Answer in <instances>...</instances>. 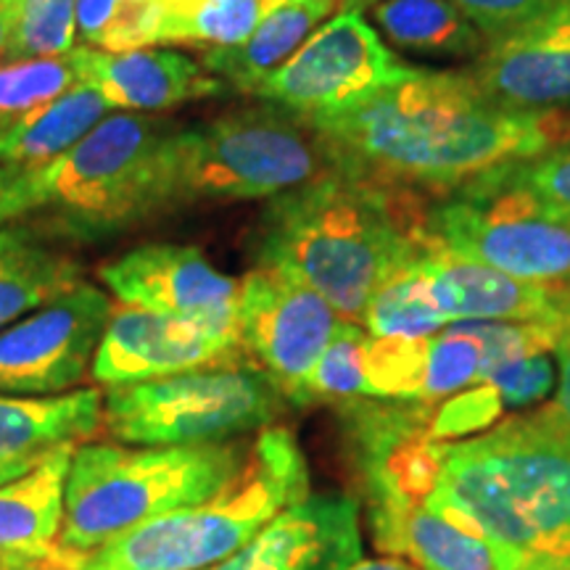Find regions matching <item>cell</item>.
Segmentation results:
<instances>
[{
  "mask_svg": "<svg viewBox=\"0 0 570 570\" xmlns=\"http://www.w3.org/2000/svg\"><path fill=\"white\" fill-rule=\"evenodd\" d=\"M420 227L412 190L333 173L269 198L256 225V267L296 277L362 323L373 291L417 248Z\"/></svg>",
  "mask_w": 570,
  "mask_h": 570,
  "instance_id": "cell-2",
  "label": "cell"
},
{
  "mask_svg": "<svg viewBox=\"0 0 570 570\" xmlns=\"http://www.w3.org/2000/svg\"><path fill=\"white\" fill-rule=\"evenodd\" d=\"M104 431V394L75 389L61 396L0 394V458H40L85 444Z\"/></svg>",
  "mask_w": 570,
  "mask_h": 570,
  "instance_id": "cell-23",
  "label": "cell"
},
{
  "mask_svg": "<svg viewBox=\"0 0 570 570\" xmlns=\"http://www.w3.org/2000/svg\"><path fill=\"white\" fill-rule=\"evenodd\" d=\"M487 42L510 38L552 13L562 0H452Z\"/></svg>",
  "mask_w": 570,
  "mask_h": 570,
  "instance_id": "cell-37",
  "label": "cell"
},
{
  "mask_svg": "<svg viewBox=\"0 0 570 570\" xmlns=\"http://www.w3.org/2000/svg\"><path fill=\"white\" fill-rule=\"evenodd\" d=\"M436 404L420 399H354L338 404L344 444L367 515L428 502L452 441L431 436Z\"/></svg>",
  "mask_w": 570,
  "mask_h": 570,
  "instance_id": "cell-10",
  "label": "cell"
},
{
  "mask_svg": "<svg viewBox=\"0 0 570 570\" xmlns=\"http://www.w3.org/2000/svg\"><path fill=\"white\" fill-rule=\"evenodd\" d=\"M370 333L360 323L341 320L336 336L320 356L309 377V402L344 404L367 399L365 344Z\"/></svg>",
  "mask_w": 570,
  "mask_h": 570,
  "instance_id": "cell-32",
  "label": "cell"
},
{
  "mask_svg": "<svg viewBox=\"0 0 570 570\" xmlns=\"http://www.w3.org/2000/svg\"><path fill=\"white\" fill-rule=\"evenodd\" d=\"M560 362V381H558V396H554L552 410L558 412L562 417V423L570 428V333L566 336V341L554 348Z\"/></svg>",
  "mask_w": 570,
  "mask_h": 570,
  "instance_id": "cell-39",
  "label": "cell"
},
{
  "mask_svg": "<svg viewBox=\"0 0 570 570\" xmlns=\"http://www.w3.org/2000/svg\"><path fill=\"white\" fill-rule=\"evenodd\" d=\"M67 59L77 82L90 85L111 109L151 114L219 96L225 82L206 71L190 56L169 48H138L109 53L98 48H71Z\"/></svg>",
  "mask_w": 570,
  "mask_h": 570,
  "instance_id": "cell-19",
  "label": "cell"
},
{
  "mask_svg": "<svg viewBox=\"0 0 570 570\" xmlns=\"http://www.w3.org/2000/svg\"><path fill=\"white\" fill-rule=\"evenodd\" d=\"M504 412L508 410H504L494 383H475L433 407L431 436L439 441H460L470 433L494 428Z\"/></svg>",
  "mask_w": 570,
  "mask_h": 570,
  "instance_id": "cell-35",
  "label": "cell"
},
{
  "mask_svg": "<svg viewBox=\"0 0 570 570\" xmlns=\"http://www.w3.org/2000/svg\"><path fill=\"white\" fill-rule=\"evenodd\" d=\"M356 560L360 502L346 494H309L209 570H344Z\"/></svg>",
  "mask_w": 570,
  "mask_h": 570,
  "instance_id": "cell-17",
  "label": "cell"
},
{
  "mask_svg": "<svg viewBox=\"0 0 570 570\" xmlns=\"http://www.w3.org/2000/svg\"><path fill=\"white\" fill-rule=\"evenodd\" d=\"M80 0H0L6 61L59 59L75 48Z\"/></svg>",
  "mask_w": 570,
  "mask_h": 570,
  "instance_id": "cell-29",
  "label": "cell"
},
{
  "mask_svg": "<svg viewBox=\"0 0 570 570\" xmlns=\"http://www.w3.org/2000/svg\"><path fill=\"white\" fill-rule=\"evenodd\" d=\"M362 323L370 336L381 338H431L446 327V320L428 296L425 277L417 265V248L399 262L373 291Z\"/></svg>",
  "mask_w": 570,
  "mask_h": 570,
  "instance_id": "cell-28",
  "label": "cell"
},
{
  "mask_svg": "<svg viewBox=\"0 0 570 570\" xmlns=\"http://www.w3.org/2000/svg\"><path fill=\"white\" fill-rule=\"evenodd\" d=\"M98 277L119 304L185 320L223 344L244 348L238 333L240 283L219 273L202 248L167 240L140 244L101 265Z\"/></svg>",
  "mask_w": 570,
  "mask_h": 570,
  "instance_id": "cell-14",
  "label": "cell"
},
{
  "mask_svg": "<svg viewBox=\"0 0 570 570\" xmlns=\"http://www.w3.org/2000/svg\"><path fill=\"white\" fill-rule=\"evenodd\" d=\"M0 570H77V566L75 560L67 558L63 552H56L53 558H42V560L0 562Z\"/></svg>",
  "mask_w": 570,
  "mask_h": 570,
  "instance_id": "cell-40",
  "label": "cell"
},
{
  "mask_svg": "<svg viewBox=\"0 0 570 570\" xmlns=\"http://www.w3.org/2000/svg\"><path fill=\"white\" fill-rule=\"evenodd\" d=\"M109 111L101 92L77 82L48 104L0 119V167L32 169L59 159L96 130Z\"/></svg>",
  "mask_w": 570,
  "mask_h": 570,
  "instance_id": "cell-24",
  "label": "cell"
},
{
  "mask_svg": "<svg viewBox=\"0 0 570 570\" xmlns=\"http://www.w3.org/2000/svg\"><path fill=\"white\" fill-rule=\"evenodd\" d=\"M111 298L80 281L0 331V394L61 396L90 373Z\"/></svg>",
  "mask_w": 570,
  "mask_h": 570,
  "instance_id": "cell-13",
  "label": "cell"
},
{
  "mask_svg": "<svg viewBox=\"0 0 570 570\" xmlns=\"http://www.w3.org/2000/svg\"><path fill=\"white\" fill-rule=\"evenodd\" d=\"M370 11L377 30L404 51L468 59L489 46L452 0H377Z\"/></svg>",
  "mask_w": 570,
  "mask_h": 570,
  "instance_id": "cell-26",
  "label": "cell"
},
{
  "mask_svg": "<svg viewBox=\"0 0 570 570\" xmlns=\"http://www.w3.org/2000/svg\"><path fill=\"white\" fill-rule=\"evenodd\" d=\"M306 497L309 470L302 446L288 428L269 425L217 494L71 560L77 570H209Z\"/></svg>",
  "mask_w": 570,
  "mask_h": 570,
  "instance_id": "cell-5",
  "label": "cell"
},
{
  "mask_svg": "<svg viewBox=\"0 0 570 570\" xmlns=\"http://www.w3.org/2000/svg\"><path fill=\"white\" fill-rule=\"evenodd\" d=\"M344 570H417V568L412 566V562L402 560V558H394V554H391V558H375V560L362 558V560L352 562V566L344 568Z\"/></svg>",
  "mask_w": 570,
  "mask_h": 570,
  "instance_id": "cell-42",
  "label": "cell"
},
{
  "mask_svg": "<svg viewBox=\"0 0 570 570\" xmlns=\"http://www.w3.org/2000/svg\"><path fill=\"white\" fill-rule=\"evenodd\" d=\"M410 71L360 11H338L254 96L302 119H315L367 101Z\"/></svg>",
  "mask_w": 570,
  "mask_h": 570,
  "instance_id": "cell-11",
  "label": "cell"
},
{
  "mask_svg": "<svg viewBox=\"0 0 570 570\" xmlns=\"http://www.w3.org/2000/svg\"><path fill=\"white\" fill-rule=\"evenodd\" d=\"M336 9L327 0H265L252 35L233 48H209L202 56V67L235 90L254 96Z\"/></svg>",
  "mask_w": 570,
  "mask_h": 570,
  "instance_id": "cell-22",
  "label": "cell"
},
{
  "mask_svg": "<svg viewBox=\"0 0 570 570\" xmlns=\"http://www.w3.org/2000/svg\"><path fill=\"white\" fill-rule=\"evenodd\" d=\"M333 173L336 161L306 119L273 104L225 111L169 132L156 217L196 204L275 198Z\"/></svg>",
  "mask_w": 570,
  "mask_h": 570,
  "instance_id": "cell-7",
  "label": "cell"
},
{
  "mask_svg": "<svg viewBox=\"0 0 570 570\" xmlns=\"http://www.w3.org/2000/svg\"><path fill=\"white\" fill-rule=\"evenodd\" d=\"M75 446L51 449L32 470L0 487V562L42 560L59 552Z\"/></svg>",
  "mask_w": 570,
  "mask_h": 570,
  "instance_id": "cell-21",
  "label": "cell"
},
{
  "mask_svg": "<svg viewBox=\"0 0 570 570\" xmlns=\"http://www.w3.org/2000/svg\"><path fill=\"white\" fill-rule=\"evenodd\" d=\"M71 85H77V77L67 56L0 63V119L48 104Z\"/></svg>",
  "mask_w": 570,
  "mask_h": 570,
  "instance_id": "cell-34",
  "label": "cell"
},
{
  "mask_svg": "<svg viewBox=\"0 0 570 570\" xmlns=\"http://www.w3.org/2000/svg\"><path fill=\"white\" fill-rule=\"evenodd\" d=\"M560 291H562V302H566V315L570 320V277H568V281L560 283Z\"/></svg>",
  "mask_w": 570,
  "mask_h": 570,
  "instance_id": "cell-44",
  "label": "cell"
},
{
  "mask_svg": "<svg viewBox=\"0 0 570 570\" xmlns=\"http://www.w3.org/2000/svg\"><path fill=\"white\" fill-rule=\"evenodd\" d=\"M336 169L399 190H454L566 138L554 111L504 109L468 71L412 67L352 109L306 119Z\"/></svg>",
  "mask_w": 570,
  "mask_h": 570,
  "instance_id": "cell-1",
  "label": "cell"
},
{
  "mask_svg": "<svg viewBox=\"0 0 570 570\" xmlns=\"http://www.w3.org/2000/svg\"><path fill=\"white\" fill-rule=\"evenodd\" d=\"M428 502L479 525L531 570L570 568V428L547 407L452 441Z\"/></svg>",
  "mask_w": 570,
  "mask_h": 570,
  "instance_id": "cell-3",
  "label": "cell"
},
{
  "mask_svg": "<svg viewBox=\"0 0 570 570\" xmlns=\"http://www.w3.org/2000/svg\"><path fill=\"white\" fill-rule=\"evenodd\" d=\"M566 570H570V568H566Z\"/></svg>",
  "mask_w": 570,
  "mask_h": 570,
  "instance_id": "cell-48",
  "label": "cell"
},
{
  "mask_svg": "<svg viewBox=\"0 0 570 570\" xmlns=\"http://www.w3.org/2000/svg\"><path fill=\"white\" fill-rule=\"evenodd\" d=\"M80 281V262L48 244L38 227L0 225V331Z\"/></svg>",
  "mask_w": 570,
  "mask_h": 570,
  "instance_id": "cell-25",
  "label": "cell"
},
{
  "mask_svg": "<svg viewBox=\"0 0 570 570\" xmlns=\"http://www.w3.org/2000/svg\"><path fill=\"white\" fill-rule=\"evenodd\" d=\"M483 348L468 323L446 325L439 336H431L425 365L423 402L436 404L481 381Z\"/></svg>",
  "mask_w": 570,
  "mask_h": 570,
  "instance_id": "cell-33",
  "label": "cell"
},
{
  "mask_svg": "<svg viewBox=\"0 0 570 570\" xmlns=\"http://www.w3.org/2000/svg\"><path fill=\"white\" fill-rule=\"evenodd\" d=\"M468 75L504 109H566L570 106V0H562L525 30L489 42Z\"/></svg>",
  "mask_w": 570,
  "mask_h": 570,
  "instance_id": "cell-18",
  "label": "cell"
},
{
  "mask_svg": "<svg viewBox=\"0 0 570 570\" xmlns=\"http://www.w3.org/2000/svg\"><path fill=\"white\" fill-rule=\"evenodd\" d=\"M77 35L85 46L127 53L154 46V0H80Z\"/></svg>",
  "mask_w": 570,
  "mask_h": 570,
  "instance_id": "cell-30",
  "label": "cell"
},
{
  "mask_svg": "<svg viewBox=\"0 0 570 570\" xmlns=\"http://www.w3.org/2000/svg\"><path fill=\"white\" fill-rule=\"evenodd\" d=\"M252 444L127 446L85 441L71 452L59 552L82 558L142 523L194 508L244 468Z\"/></svg>",
  "mask_w": 570,
  "mask_h": 570,
  "instance_id": "cell-6",
  "label": "cell"
},
{
  "mask_svg": "<svg viewBox=\"0 0 570 570\" xmlns=\"http://www.w3.org/2000/svg\"><path fill=\"white\" fill-rule=\"evenodd\" d=\"M244 356V348L223 344L198 325L119 304L111 309L90 375L98 386L114 389Z\"/></svg>",
  "mask_w": 570,
  "mask_h": 570,
  "instance_id": "cell-16",
  "label": "cell"
},
{
  "mask_svg": "<svg viewBox=\"0 0 570 570\" xmlns=\"http://www.w3.org/2000/svg\"><path fill=\"white\" fill-rule=\"evenodd\" d=\"M327 3H333V6H338V9H341V3H344V0H327Z\"/></svg>",
  "mask_w": 570,
  "mask_h": 570,
  "instance_id": "cell-45",
  "label": "cell"
},
{
  "mask_svg": "<svg viewBox=\"0 0 570 570\" xmlns=\"http://www.w3.org/2000/svg\"><path fill=\"white\" fill-rule=\"evenodd\" d=\"M367 523L377 550L417 570H531L515 550L439 504L373 512Z\"/></svg>",
  "mask_w": 570,
  "mask_h": 570,
  "instance_id": "cell-20",
  "label": "cell"
},
{
  "mask_svg": "<svg viewBox=\"0 0 570 570\" xmlns=\"http://www.w3.org/2000/svg\"><path fill=\"white\" fill-rule=\"evenodd\" d=\"M373 3H377V0H344L338 11H360L362 13L365 9H370Z\"/></svg>",
  "mask_w": 570,
  "mask_h": 570,
  "instance_id": "cell-43",
  "label": "cell"
},
{
  "mask_svg": "<svg viewBox=\"0 0 570 570\" xmlns=\"http://www.w3.org/2000/svg\"><path fill=\"white\" fill-rule=\"evenodd\" d=\"M508 175L541 206L570 219V138L554 142L531 159L508 164Z\"/></svg>",
  "mask_w": 570,
  "mask_h": 570,
  "instance_id": "cell-36",
  "label": "cell"
},
{
  "mask_svg": "<svg viewBox=\"0 0 570 570\" xmlns=\"http://www.w3.org/2000/svg\"><path fill=\"white\" fill-rule=\"evenodd\" d=\"M288 570H296V568H288Z\"/></svg>",
  "mask_w": 570,
  "mask_h": 570,
  "instance_id": "cell-47",
  "label": "cell"
},
{
  "mask_svg": "<svg viewBox=\"0 0 570 570\" xmlns=\"http://www.w3.org/2000/svg\"><path fill=\"white\" fill-rule=\"evenodd\" d=\"M177 122L122 111L42 167H0V225L48 214L77 238H104L156 217L164 142Z\"/></svg>",
  "mask_w": 570,
  "mask_h": 570,
  "instance_id": "cell-4",
  "label": "cell"
},
{
  "mask_svg": "<svg viewBox=\"0 0 570 570\" xmlns=\"http://www.w3.org/2000/svg\"><path fill=\"white\" fill-rule=\"evenodd\" d=\"M265 0H154V46L233 48L262 17Z\"/></svg>",
  "mask_w": 570,
  "mask_h": 570,
  "instance_id": "cell-27",
  "label": "cell"
},
{
  "mask_svg": "<svg viewBox=\"0 0 570 570\" xmlns=\"http://www.w3.org/2000/svg\"><path fill=\"white\" fill-rule=\"evenodd\" d=\"M341 320L325 296L277 269L256 267L240 281V346L291 404H309V377Z\"/></svg>",
  "mask_w": 570,
  "mask_h": 570,
  "instance_id": "cell-12",
  "label": "cell"
},
{
  "mask_svg": "<svg viewBox=\"0 0 570 570\" xmlns=\"http://www.w3.org/2000/svg\"><path fill=\"white\" fill-rule=\"evenodd\" d=\"M566 135H570V119L566 117Z\"/></svg>",
  "mask_w": 570,
  "mask_h": 570,
  "instance_id": "cell-46",
  "label": "cell"
},
{
  "mask_svg": "<svg viewBox=\"0 0 570 570\" xmlns=\"http://www.w3.org/2000/svg\"><path fill=\"white\" fill-rule=\"evenodd\" d=\"M283 394L254 362L230 360L104 391V428L119 444L194 446L265 431Z\"/></svg>",
  "mask_w": 570,
  "mask_h": 570,
  "instance_id": "cell-8",
  "label": "cell"
},
{
  "mask_svg": "<svg viewBox=\"0 0 570 570\" xmlns=\"http://www.w3.org/2000/svg\"><path fill=\"white\" fill-rule=\"evenodd\" d=\"M431 338L367 336L365 383L367 399H420Z\"/></svg>",
  "mask_w": 570,
  "mask_h": 570,
  "instance_id": "cell-31",
  "label": "cell"
},
{
  "mask_svg": "<svg viewBox=\"0 0 570 570\" xmlns=\"http://www.w3.org/2000/svg\"><path fill=\"white\" fill-rule=\"evenodd\" d=\"M417 265L428 296L449 323L570 325L560 283H531L449 252L420 227Z\"/></svg>",
  "mask_w": 570,
  "mask_h": 570,
  "instance_id": "cell-15",
  "label": "cell"
},
{
  "mask_svg": "<svg viewBox=\"0 0 570 570\" xmlns=\"http://www.w3.org/2000/svg\"><path fill=\"white\" fill-rule=\"evenodd\" d=\"M487 383H494L504 410H520L550 396L558 375L550 354H531L497 370Z\"/></svg>",
  "mask_w": 570,
  "mask_h": 570,
  "instance_id": "cell-38",
  "label": "cell"
},
{
  "mask_svg": "<svg viewBox=\"0 0 570 570\" xmlns=\"http://www.w3.org/2000/svg\"><path fill=\"white\" fill-rule=\"evenodd\" d=\"M423 233L449 252L531 283L570 277V219L541 206L504 167L473 177L423 212Z\"/></svg>",
  "mask_w": 570,
  "mask_h": 570,
  "instance_id": "cell-9",
  "label": "cell"
},
{
  "mask_svg": "<svg viewBox=\"0 0 570 570\" xmlns=\"http://www.w3.org/2000/svg\"><path fill=\"white\" fill-rule=\"evenodd\" d=\"M46 454H40V458H0V487L13 479H19V475H24L27 470H32L35 465H38Z\"/></svg>",
  "mask_w": 570,
  "mask_h": 570,
  "instance_id": "cell-41",
  "label": "cell"
}]
</instances>
